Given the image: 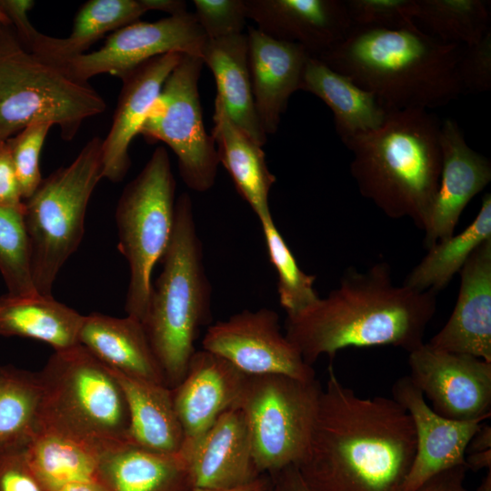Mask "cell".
<instances>
[{
    "label": "cell",
    "instance_id": "ee69618b",
    "mask_svg": "<svg viewBox=\"0 0 491 491\" xmlns=\"http://www.w3.org/2000/svg\"><path fill=\"white\" fill-rule=\"evenodd\" d=\"M269 476L275 491H311L296 466H289Z\"/></svg>",
    "mask_w": 491,
    "mask_h": 491
},
{
    "label": "cell",
    "instance_id": "7c38bea8",
    "mask_svg": "<svg viewBox=\"0 0 491 491\" xmlns=\"http://www.w3.org/2000/svg\"><path fill=\"white\" fill-rule=\"evenodd\" d=\"M206 40L193 13L152 23L138 21L115 31L98 50L71 59L62 71L81 83L105 73L121 79L142 63L165 54L201 58Z\"/></svg>",
    "mask_w": 491,
    "mask_h": 491
},
{
    "label": "cell",
    "instance_id": "44dd1931",
    "mask_svg": "<svg viewBox=\"0 0 491 491\" xmlns=\"http://www.w3.org/2000/svg\"><path fill=\"white\" fill-rule=\"evenodd\" d=\"M459 274L453 312L427 344L491 363V239L472 253Z\"/></svg>",
    "mask_w": 491,
    "mask_h": 491
},
{
    "label": "cell",
    "instance_id": "f35d334b",
    "mask_svg": "<svg viewBox=\"0 0 491 491\" xmlns=\"http://www.w3.org/2000/svg\"><path fill=\"white\" fill-rule=\"evenodd\" d=\"M193 13L207 39L243 34L247 18L245 0H194Z\"/></svg>",
    "mask_w": 491,
    "mask_h": 491
},
{
    "label": "cell",
    "instance_id": "bcb514c9",
    "mask_svg": "<svg viewBox=\"0 0 491 491\" xmlns=\"http://www.w3.org/2000/svg\"><path fill=\"white\" fill-rule=\"evenodd\" d=\"M491 449V426L481 425L471 437L466 446V455Z\"/></svg>",
    "mask_w": 491,
    "mask_h": 491
},
{
    "label": "cell",
    "instance_id": "277c9868",
    "mask_svg": "<svg viewBox=\"0 0 491 491\" xmlns=\"http://www.w3.org/2000/svg\"><path fill=\"white\" fill-rule=\"evenodd\" d=\"M441 121L426 109L387 111L376 129L343 142L362 196L387 217L425 230L439 185Z\"/></svg>",
    "mask_w": 491,
    "mask_h": 491
},
{
    "label": "cell",
    "instance_id": "9c48e42d",
    "mask_svg": "<svg viewBox=\"0 0 491 491\" xmlns=\"http://www.w3.org/2000/svg\"><path fill=\"white\" fill-rule=\"evenodd\" d=\"M175 180L168 153L158 146L124 188L115 209L118 249L130 272L125 309L143 321L152 287V273L171 239Z\"/></svg>",
    "mask_w": 491,
    "mask_h": 491
},
{
    "label": "cell",
    "instance_id": "d6986e66",
    "mask_svg": "<svg viewBox=\"0 0 491 491\" xmlns=\"http://www.w3.org/2000/svg\"><path fill=\"white\" fill-rule=\"evenodd\" d=\"M181 55L168 53L155 56L121 78L123 85L112 125L102 143L103 178L116 183L127 174L131 165L130 144L140 134L165 81Z\"/></svg>",
    "mask_w": 491,
    "mask_h": 491
},
{
    "label": "cell",
    "instance_id": "8992f818",
    "mask_svg": "<svg viewBox=\"0 0 491 491\" xmlns=\"http://www.w3.org/2000/svg\"><path fill=\"white\" fill-rule=\"evenodd\" d=\"M39 376L38 429L69 438L98 456L128 443L123 390L109 367L84 346L55 351Z\"/></svg>",
    "mask_w": 491,
    "mask_h": 491
},
{
    "label": "cell",
    "instance_id": "7bdbcfd3",
    "mask_svg": "<svg viewBox=\"0 0 491 491\" xmlns=\"http://www.w3.org/2000/svg\"><path fill=\"white\" fill-rule=\"evenodd\" d=\"M466 471L464 465L448 468L427 479L415 491H467L464 484Z\"/></svg>",
    "mask_w": 491,
    "mask_h": 491
},
{
    "label": "cell",
    "instance_id": "8fae6325",
    "mask_svg": "<svg viewBox=\"0 0 491 491\" xmlns=\"http://www.w3.org/2000/svg\"><path fill=\"white\" fill-rule=\"evenodd\" d=\"M203 65L200 57L182 54L139 134L148 142L166 144L176 155L184 183L200 193L214 185L219 165L214 137L204 125L199 98Z\"/></svg>",
    "mask_w": 491,
    "mask_h": 491
},
{
    "label": "cell",
    "instance_id": "cb8c5ba5",
    "mask_svg": "<svg viewBox=\"0 0 491 491\" xmlns=\"http://www.w3.org/2000/svg\"><path fill=\"white\" fill-rule=\"evenodd\" d=\"M98 480L106 491H194L186 459L129 443L99 456Z\"/></svg>",
    "mask_w": 491,
    "mask_h": 491
},
{
    "label": "cell",
    "instance_id": "2e32d148",
    "mask_svg": "<svg viewBox=\"0 0 491 491\" xmlns=\"http://www.w3.org/2000/svg\"><path fill=\"white\" fill-rule=\"evenodd\" d=\"M392 398L410 415L416 430V447L402 491H415L433 476L466 466V450L483 421H456L436 414L409 376L392 386Z\"/></svg>",
    "mask_w": 491,
    "mask_h": 491
},
{
    "label": "cell",
    "instance_id": "7402d4cb",
    "mask_svg": "<svg viewBox=\"0 0 491 491\" xmlns=\"http://www.w3.org/2000/svg\"><path fill=\"white\" fill-rule=\"evenodd\" d=\"M248 66L255 108L264 133L278 129L290 96L302 88L306 61L302 46L272 38L249 26Z\"/></svg>",
    "mask_w": 491,
    "mask_h": 491
},
{
    "label": "cell",
    "instance_id": "ab89813d",
    "mask_svg": "<svg viewBox=\"0 0 491 491\" xmlns=\"http://www.w3.org/2000/svg\"><path fill=\"white\" fill-rule=\"evenodd\" d=\"M457 73L463 95L491 89V30L479 42L461 47Z\"/></svg>",
    "mask_w": 491,
    "mask_h": 491
},
{
    "label": "cell",
    "instance_id": "d4e9b609",
    "mask_svg": "<svg viewBox=\"0 0 491 491\" xmlns=\"http://www.w3.org/2000/svg\"><path fill=\"white\" fill-rule=\"evenodd\" d=\"M213 121L211 135L219 164L226 169L237 192L258 219L271 216L269 193L276 177L267 166L262 146L231 120L217 97Z\"/></svg>",
    "mask_w": 491,
    "mask_h": 491
},
{
    "label": "cell",
    "instance_id": "5bb4252c",
    "mask_svg": "<svg viewBox=\"0 0 491 491\" xmlns=\"http://www.w3.org/2000/svg\"><path fill=\"white\" fill-rule=\"evenodd\" d=\"M408 354L409 377L436 414L456 421L490 417V362L427 343Z\"/></svg>",
    "mask_w": 491,
    "mask_h": 491
},
{
    "label": "cell",
    "instance_id": "f6af8a7d",
    "mask_svg": "<svg viewBox=\"0 0 491 491\" xmlns=\"http://www.w3.org/2000/svg\"><path fill=\"white\" fill-rule=\"evenodd\" d=\"M146 12L161 11L168 15H177L185 14L187 11L186 2L184 0H141Z\"/></svg>",
    "mask_w": 491,
    "mask_h": 491
},
{
    "label": "cell",
    "instance_id": "74e56055",
    "mask_svg": "<svg viewBox=\"0 0 491 491\" xmlns=\"http://www.w3.org/2000/svg\"><path fill=\"white\" fill-rule=\"evenodd\" d=\"M345 3L355 26L392 29L416 24L417 0H346Z\"/></svg>",
    "mask_w": 491,
    "mask_h": 491
},
{
    "label": "cell",
    "instance_id": "1f68e13d",
    "mask_svg": "<svg viewBox=\"0 0 491 491\" xmlns=\"http://www.w3.org/2000/svg\"><path fill=\"white\" fill-rule=\"evenodd\" d=\"M146 10L141 0H89L76 14L71 35L57 38L53 65L63 70L73 58L85 54L88 47L106 33L138 22Z\"/></svg>",
    "mask_w": 491,
    "mask_h": 491
},
{
    "label": "cell",
    "instance_id": "f546056e",
    "mask_svg": "<svg viewBox=\"0 0 491 491\" xmlns=\"http://www.w3.org/2000/svg\"><path fill=\"white\" fill-rule=\"evenodd\" d=\"M488 239H491V195L486 194L470 225L458 235L428 248L402 285L417 291L438 293L461 270L472 253Z\"/></svg>",
    "mask_w": 491,
    "mask_h": 491
},
{
    "label": "cell",
    "instance_id": "3957f363",
    "mask_svg": "<svg viewBox=\"0 0 491 491\" xmlns=\"http://www.w3.org/2000/svg\"><path fill=\"white\" fill-rule=\"evenodd\" d=\"M461 47L438 41L416 24L392 29L353 25L316 58L372 93L386 111H430L463 95Z\"/></svg>",
    "mask_w": 491,
    "mask_h": 491
},
{
    "label": "cell",
    "instance_id": "603a6c76",
    "mask_svg": "<svg viewBox=\"0 0 491 491\" xmlns=\"http://www.w3.org/2000/svg\"><path fill=\"white\" fill-rule=\"evenodd\" d=\"M79 344L114 370L165 385L144 326L135 317H115L100 313L85 316Z\"/></svg>",
    "mask_w": 491,
    "mask_h": 491
},
{
    "label": "cell",
    "instance_id": "7dc6e473",
    "mask_svg": "<svg viewBox=\"0 0 491 491\" xmlns=\"http://www.w3.org/2000/svg\"><path fill=\"white\" fill-rule=\"evenodd\" d=\"M466 466L467 470L477 472L482 469H491V449L466 455Z\"/></svg>",
    "mask_w": 491,
    "mask_h": 491
},
{
    "label": "cell",
    "instance_id": "8d00e7d4",
    "mask_svg": "<svg viewBox=\"0 0 491 491\" xmlns=\"http://www.w3.org/2000/svg\"><path fill=\"white\" fill-rule=\"evenodd\" d=\"M52 126L46 122L33 123L6 140L24 200L33 195L43 179L40 154Z\"/></svg>",
    "mask_w": 491,
    "mask_h": 491
},
{
    "label": "cell",
    "instance_id": "ba28073f",
    "mask_svg": "<svg viewBox=\"0 0 491 491\" xmlns=\"http://www.w3.org/2000/svg\"><path fill=\"white\" fill-rule=\"evenodd\" d=\"M105 108L88 83L26 51L12 25L0 24V142L36 122L57 125L61 137L71 141L85 120Z\"/></svg>",
    "mask_w": 491,
    "mask_h": 491
},
{
    "label": "cell",
    "instance_id": "52a82bcc",
    "mask_svg": "<svg viewBox=\"0 0 491 491\" xmlns=\"http://www.w3.org/2000/svg\"><path fill=\"white\" fill-rule=\"evenodd\" d=\"M102 143L92 137L70 165L43 178L25 200L30 271L40 295L52 296L59 271L83 239L87 205L103 178Z\"/></svg>",
    "mask_w": 491,
    "mask_h": 491
},
{
    "label": "cell",
    "instance_id": "9a60e30c",
    "mask_svg": "<svg viewBox=\"0 0 491 491\" xmlns=\"http://www.w3.org/2000/svg\"><path fill=\"white\" fill-rule=\"evenodd\" d=\"M247 375L226 359L206 350L195 351L183 380L171 389L182 426L180 450L188 455L218 416L235 406Z\"/></svg>",
    "mask_w": 491,
    "mask_h": 491
},
{
    "label": "cell",
    "instance_id": "30bf717a",
    "mask_svg": "<svg viewBox=\"0 0 491 491\" xmlns=\"http://www.w3.org/2000/svg\"><path fill=\"white\" fill-rule=\"evenodd\" d=\"M323 387L316 378L247 376L235 406L244 413L261 475L301 462L313 432Z\"/></svg>",
    "mask_w": 491,
    "mask_h": 491
},
{
    "label": "cell",
    "instance_id": "f1b7e54d",
    "mask_svg": "<svg viewBox=\"0 0 491 491\" xmlns=\"http://www.w3.org/2000/svg\"><path fill=\"white\" fill-rule=\"evenodd\" d=\"M84 317L53 296L7 293L0 296V336L32 338L55 351L79 344Z\"/></svg>",
    "mask_w": 491,
    "mask_h": 491
},
{
    "label": "cell",
    "instance_id": "60d3db41",
    "mask_svg": "<svg viewBox=\"0 0 491 491\" xmlns=\"http://www.w3.org/2000/svg\"><path fill=\"white\" fill-rule=\"evenodd\" d=\"M27 444H0V491H45L26 456Z\"/></svg>",
    "mask_w": 491,
    "mask_h": 491
},
{
    "label": "cell",
    "instance_id": "6da1fadb",
    "mask_svg": "<svg viewBox=\"0 0 491 491\" xmlns=\"http://www.w3.org/2000/svg\"><path fill=\"white\" fill-rule=\"evenodd\" d=\"M416 447L394 398H364L328 368L307 450L296 466L311 491H402Z\"/></svg>",
    "mask_w": 491,
    "mask_h": 491
},
{
    "label": "cell",
    "instance_id": "e0dca14e",
    "mask_svg": "<svg viewBox=\"0 0 491 491\" xmlns=\"http://www.w3.org/2000/svg\"><path fill=\"white\" fill-rule=\"evenodd\" d=\"M439 185L424 230L426 249L454 235L462 212L491 181V162L471 148L458 124L441 121Z\"/></svg>",
    "mask_w": 491,
    "mask_h": 491
},
{
    "label": "cell",
    "instance_id": "d590c367",
    "mask_svg": "<svg viewBox=\"0 0 491 491\" xmlns=\"http://www.w3.org/2000/svg\"><path fill=\"white\" fill-rule=\"evenodd\" d=\"M23 214L0 207V273L12 295L37 293L31 276Z\"/></svg>",
    "mask_w": 491,
    "mask_h": 491
},
{
    "label": "cell",
    "instance_id": "b9f144b4",
    "mask_svg": "<svg viewBox=\"0 0 491 491\" xmlns=\"http://www.w3.org/2000/svg\"><path fill=\"white\" fill-rule=\"evenodd\" d=\"M25 200L6 141L0 142V207L24 212Z\"/></svg>",
    "mask_w": 491,
    "mask_h": 491
},
{
    "label": "cell",
    "instance_id": "ac0fdd59",
    "mask_svg": "<svg viewBox=\"0 0 491 491\" xmlns=\"http://www.w3.org/2000/svg\"><path fill=\"white\" fill-rule=\"evenodd\" d=\"M247 18L276 40L296 44L318 57L352 28L345 1L245 0Z\"/></svg>",
    "mask_w": 491,
    "mask_h": 491
},
{
    "label": "cell",
    "instance_id": "c3c4849f",
    "mask_svg": "<svg viewBox=\"0 0 491 491\" xmlns=\"http://www.w3.org/2000/svg\"><path fill=\"white\" fill-rule=\"evenodd\" d=\"M55 491H106L99 481L67 484Z\"/></svg>",
    "mask_w": 491,
    "mask_h": 491
},
{
    "label": "cell",
    "instance_id": "484cf974",
    "mask_svg": "<svg viewBox=\"0 0 491 491\" xmlns=\"http://www.w3.org/2000/svg\"><path fill=\"white\" fill-rule=\"evenodd\" d=\"M109 369L120 385L127 404L128 443L157 453H179L184 435L171 389Z\"/></svg>",
    "mask_w": 491,
    "mask_h": 491
},
{
    "label": "cell",
    "instance_id": "5b68a950",
    "mask_svg": "<svg viewBox=\"0 0 491 491\" xmlns=\"http://www.w3.org/2000/svg\"><path fill=\"white\" fill-rule=\"evenodd\" d=\"M160 261L142 324L165 385L172 389L185 376L200 328L211 320L212 287L186 193L175 200L171 239Z\"/></svg>",
    "mask_w": 491,
    "mask_h": 491
},
{
    "label": "cell",
    "instance_id": "816d5d0a",
    "mask_svg": "<svg viewBox=\"0 0 491 491\" xmlns=\"http://www.w3.org/2000/svg\"><path fill=\"white\" fill-rule=\"evenodd\" d=\"M0 24L10 25V21L0 7Z\"/></svg>",
    "mask_w": 491,
    "mask_h": 491
},
{
    "label": "cell",
    "instance_id": "f5cc1de1",
    "mask_svg": "<svg viewBox=\"0 0 491 491\" xmlns=\"http://www.w3.org/2000/svg\"><path fill=\"white\" fill-rule=\"evenodd\" d=\"M264 491H275V489H274V487H273V486H272V483H271L270 486L267 487V488H266V490H264Z\"/></svg>",
    "mask_w": 491,
    "mask_h": 491
},
{
    "label": "cell",
    "instance_id": "681fc988",
    "mask_svg": "<svg viewBox=\"0 0 491 491\" xmlns=\"http://www.w3.org/2000/svg\"><path fill=\"white\" fill-rule=\"evenodd\" d=\"M272 481L271 477L267 475H263L260 478H258L256 481L245 486L243 487L232 489V490H225V491H264L267 487L270 486ZM194 491H214V490H206V489H200V488H195Z\"/></svg>",
    "mask_w": 491,
    "mask_h": 491
},
{
    "label": "cell",
    "instance_id": "4fadbf2b",
    "mask_svg": "<svg viewBox=\"0 0 491 491\" xmlns=\"http://www.w3.org/2000/svg\"><path fill=\"white\" fill-rule=\"evenodd\" d=\"M204 350L233 364L247 376L284 375L316 379L298 349L282 334L278 314L269 308L245 309L208 326Z\"/></svg>",
    "mask_w": 491,
    "mask_h": 491
},
{
    "label": "cell",
    "instance_id": "4316f807",
    "mask_svg": "<svg viewBox=\"0 0 491 491\" xmlns=\"http://www.w3.org/2000/svg\"><path fill=\"white\" fill-rule=\"evenodd\" d=\"M201 59L212 71L216 96L231 120L263 146L267 141L255 108L248 66V40L243 33L207 39Z\"/></svg>",
    "mask_w": 491,
    "mask_h": 491
},
{
    "label": "cell",
    "instance_id": "83f0119b",
    "mask_svg": "<svg viewBox=\"0 0 491 491\" xmlns=\"http://www.w3.org/2000/svg\"><path fill=\"white\" fill-rule=\"evenodd\" d=\"M301 90L316 95L331 109L342 142L378 128L387 114L372 93L314 56L306 61Z\"/></svg>",
    "mask_w": 491,
    "mask_h": 491
},
{
    "label": "cell",
    "instance_id": "7a4b0ae2",
    "mask_svg": "<svg viewBox=\"0 0 491 491\" xmlns=\"http://www.w3.org/2000/svg\"><path fill=\"white\" fill-rule=\"evenodd\" d=\"M436 296L394 284L386 262L365 272L350 266L325 298L286 315L285 335L311 366L346 347L393 346L410 353L425 343Z\"/></svg>",
    "mask_w": 491,
    "mask_h": 491
},
{
    "label": "cell",
    "instance_id": "4dcf8cb0",
    "mask_svg": "<svg viewBox=\"0 0 491 491\" xmlns=\"http://www.w3.org/2000/svg\"><path fill=\"white\" fill-rule=\"evenodd\" d=\"M29 466L45 491L98 480L99 456L60 435L38 429L26 445Z\"/></svg>",
    "mask_w": 491,
    "mask_h": 491
},
{
    "label": "cell",
    "instance_id": "836d02e7",
    "mask_svg": "<svg viewBox=\"0 0 491 491\" xmlns=\"http://www.w3.org/2000/svg\"><path fill=\"white\" fill-rule=\"evenodd\" d=\"M490 2L485 0H417L415 23L445 44L470 45L490 31Z\"/></svg>",
    "mask_w": 491,
    "mask_h": 491
},
{
    "label": "cell",
    "instance_id": "ffe728a7",
    "mask_svg": "<svg viewBox=\"0 0 491 491\" xmlns=\"http://www.w3.org/2000/svg\"><path fill=\"white\" fill-rule=\"evenodd\" d=\"M184 457L195 488L232 490L263 476L255 462L246 416L236 406L223 412Z\"/></svg>",
    "mask_w": 491,
    "mask_h": 491
},
{
    "label": "cell",
    "instance_id": "f907efd6",
    "mask_svg": "<svg viewBox=\"0 0 491 491\" xmlns=\"http://www.w3.org/2000/svg\"><path fill=\"white\" fill-rule=\"evenodd\" d=\"M476 491H491V469L484 476Z\"/></svg>",
    "mask_w": 491,
    "mask_h": 491
},
{
    "label": "cell",
    "instance_id": "e575fe53",
    "mask_svg": "<svg viewBox=\"0 0 491 491\" xmlns=\"http://www.w3.org/2000/svg\"><path fill=\"white\" fill-rule=\"evenodd\" d=\"M270 262L277 276V292L286 315L296 314L318 298L314 284L315 275L301 270L293 253L279 233L272 215L259 220Z\"/></svg>",
    "mask_w": 491,
    "mask_h": 491
},
{
    "label": "cell",
    "instance_id": "d6a6232c",
    "mask_svg": "<svg viewBox=\"0 0 491 491\" xmlns=\"http://www.w3.org/2000/svg\"><path fill=\"white\" fill-rule=\"evenodd\" d=\"M39 372L0 366V444H27L38 430Z\"/></svg>",
    "mask_w": 491,
    "mask_h": 491
}]
</instances>
